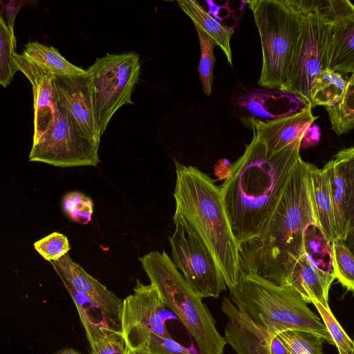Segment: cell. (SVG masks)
<instances>
[{"mask_svg": "<svg viewBox=\"0 0 354 354\" xmlns=\"http://www.w3.org/2000/svg\"><path fill=\"white\" fill-rule=\"evenodd\" d=\"M308 163L298 158L261 233L239 245L241 276L257 275L284 286L297 260L306 254L307 235L319 226Z\"/></svg>", "mask_w": 354, "mask_h": 354, "instance_id": "6da1fadb", "label": "cell"}, {"mask_svg": "<svg viewBox=\"0 0 354 354\" xmlns=\"http://www.w3.org/2000/svg\"><path fill=\"white\" fill-rule=\"evenodd\" d=\"M335 158L342 167L348 187V207L347 219L349 234L344 244L354 254V146L339 151L334 155Z\"/></svg>", "mask_w": 354, "mask_h": 354, "instance_id": "4316f807", "label": "cell"}, {"mask_svg": "<svg viewBox=\"0 0 354 354\" xmlns=\"http://www.w3.org/2000/svg\"><path fill=\"white\" fill-rule=\"evenodd\" d=\"M335 279L316 268L305 254L297 260L284 286L295 290L306 303L316 299L328 307V290Z\"/></svg>", "mask_w": 354, "mask_h": 354, "instance_id": "e0dca14e", "label": "cell"}, {"mask_svg": "<svg viewBox=\"0 0 354 354\" xmlns=\"http://www.w3.org/2000/svg\"><path fill=\"white\" fill-rule=\"evenodd\" d=\"M331 129L342 135L354 129V72L347 80L346 90L338 103L326 108Z\"/></svg>", "mask_w": 354, "mask_h": 354, "instance_id": "cb8c5ba5", "label": "cell"}, {"mask_svg": "<svg viewBox=\"0 0 354 354\" xmlns=\"http://www.w3.org/2000/svg\"><path fill=\"white\" fill-rule=\"evenodd\" d=\"M347 86L342 74L330 68L322 70L313 82L310 91V104L312 108L323 106L326 108L335 105L341 100Z\"/></svg>", "mask_w": 354, "mask_h": 354, "instance_id": "603a6c76", "label": "cell"}, {"mask_svg": "<svg viewBox=\"0 0 354 354\" xmlns=\"http://www.w3.org/2000/svg\"><path fill=\"white\" fill-rule=\"evenodd\" d=\"M335 278L348 290L354 292V254L342 241L332 242Z\"/></svg>", "mask_w": 354, "mask_h": 354, "instance_id": "83f0119b", "label": "cell"}, {"mask_svg": "<svg viewBox=\"0 0 354 354\" xmlns=\"http://www.w3.org/2000/svg\"><path fill=\"white\" fill-rule=\"evenodd\" d=\"M316 307L323 323L330 333L339 354H349L353 346V341L346 335L341 325L335 318L329 306L326 307L316 299L312 300Z\"/></svg>", "mask_w": 354, "mask_h": 354, "instance_id": "4dcf8cb0", "label": "cell"}, {"mask_svg": "<svg viewBox=\"0 0 354 354\" xmlns=\"http://www.w3.org/2000/svg\"><path fill=\"white\" fill-rule=\"evenodd\" d=\"M34 248L44 259L48 261L60 259L71 248L67 237L57 232L35 242Z\"/></svg>", "mask_w": 354, "mask_h": 354, "instance_id": "d6a6232c", "label": "cell"}, {"mask_svg": "<svg viewBox=\"0 0 354 354\" xmlns=\"http://www.w3.org/2000/svg\"><path fill=\"white\" fill-rule=\"evenodd\" d=\"M230 291L238 309L273 338L286 330H303L335 345L324 324L292 288L243 274Z\"/></svg>", "mask_w": 354, "mask_h": 354, "instance_id": "277c9868", "label": "cell"}, {"mask_svg": "<svg viewBox=\"0 0 354 354\" xmlns=\"http://www.w3.org/2000/svg\"><path fill=\"white\" fill-rule=\"evenodd\" d=\"M63 209L69 219L80 224H87L91 220L93 202L91 198L78 192H71L62 199Z\"/></svg>", "mask_w": 354, "mask_h": 354, "instance_id": "f546056e", "label": "cell"}, {"mask_svg": "<svg viewBox=\"0 0 354 354\" xmlns=\"http://www.w3.org/2000/svg\"><path fill=\"white\" fill-rule=\"evenodd\" d=\"M59 96L76 123L90 140L99 143V136L94 118L90 80L87 75H54Z\"/></svg>", "mask_w": 354, "mask_h": 354, "instance_id": "9a60e30c", "label": "cell"}, {"mask_svg": "<svg viewBox=\"0 0 354 354\" xmlns=\"http://www.w3.org/2000/svg\"><path fill=\"white\" fill-rule=\"evenodd\" d=\"M129 354H138V353H131L129 351Z\"/></svg>", "mask_w": 354, "mask_h": 354, "instance_id": "ab89813d", "label": "cell"}, {"mask_svg": "<svg viewBox=\"0 0 354 354\" xmlns=\"http://www.w3.org/2000/svg\"><path fill=\"white\" fill-rule=\"evenodd\" d=\"M88 342L91 354H129L121 332L102 329Z\"/></svg>", "mask_w": 354, "mask_h": 354, "instance_id": "1f68e13d", "label": "cell"}, {"mask_svg": "<svg viewBox=\"0 0 354 354\" xmlns=\"http://www.w3.org/2000/svg\"><path fill=\"white\" fill-rule=\"evenodd\" d=\"M50 263L67 290H72L88 296L121 326L122 301L113 292L88 274L68 253Z\"/></svg>", "mask_w": 354, "mask_h": 354, "instance_id": "4fadbf2b", "label": "cell"}, {"mask_svg": "<svg viewBox=\"0 0 354 354\" xmlns=\"http://www.w3.org/2000/svg\"><path fill=\"white\" fill-rule=\"evenodd\" d=\"M99 147L84 134L59 96L53 122L32 143L28 158L30 161L61 167L96 166L100 162Z\"/></svg>", "mask_w": 354, "mask_h": 354, "instance_id": "9c48e42d", "label": "cell"}, {"mask_svg": "<svg viewBox=\"0 0 354 354\" xmlns=\"http://www.w3.org/2000/svg\"><path fill=\"white\" fill-rule=\"evenodd\" d=\"M277 337L288 354H324V339L306 331L290 330L279 333Z\"/></svg>", "mask_w": 354, "mask_h": 354, "instance_id": "484cf974", "label": "cell"}, {"mask_svg": "<svg viewBox=\"0 0 354 354\" xmlns=\"http://www.w3.org/2000/svg\"><path fill=\"white\" fill-rule=\"evenodd\" d=\"M167 307L153 284L136 280L133 294L122 300L121 333L130 352H139L152 335L171 337L166 328Z\"/></svg>", "mask_w": 354, "mask_h": 354, "instance_id": "8fae6325", "label": "cell"}, {"mask_svg": "<svg viewBox=\"0 0 354 354\" xmlns=\"http://www.w3.org/2000/svg\"><path fill=\"white\" fill-rule=\"evenodd\" d=\"M327 65L341 74L354 72V20L342 26L335 25L327 53Z\"/></svg>", "mask_w": 354, "mask_h": 354, "instance_id": "44dd1931", "label": "cell"}, {"mask_svg": "<svg viewBox=\"0 0 354 354\" xmlns=\"http://www.w3.org/2000/svg\"><path fill=\"white\" fill-rule=\"evenodd\" d=\"M182 10L192 20L195 27H198L208 35L224 53L227 62L232 66V54L230 39L234 28L221 24L217 19L207 12L196 1L182 0L177 1Z\"/></svg>", "mask_w": 354, "mask_h": 354, "instance_id": "ffe728a7", "label": "cell"}, {"mask_svg": "<svg viewBox=\"0 0 354 354\" xmlns=\"http://www.w3.org/2000/svg\"><path fill=\"white\" fill-rule=\"evenodd\" d=\"M15 63L32 84L34 108V134L32 143L37 142L49 129L55 118L59 92L54 74L28 59L23 54L15 53Z\"/></svg>", "mask_w": 354, "mask_h": 354, "instance_id": "7c38bea8", "label": "cell"}, {"mask_svg": "<svg viewBox=\"0 0 354 354\" xmlns=\"http://www.w3.org/2000/svg\"><path fill=\"white\" fill-rule=\"evenodd\" d=\"M301 14L300 30L288 77L283 91L301 96L310 104V91L313 80L328 68L327 53L335 24L315 12L298 8Z\"/></svg>", "mask_w": 354, "mask_h": 354, "instance_id": "ba28073f", "label": "cell"}, {"mask_svg": "<svg viewBox=\"0 0 354 354\" xmlns=\"http://www.w3.org/2000/svg\"><path fill=\"white\" fill-rule=\"evenodd\" d=\"M23 55L30 61L54 75H86V71L67 61L53 46L37 41H30L24 46Z\"/></svg>", "mask_w": 354, "mask_h": 354, "instance_id": "7402d4cb", "label": "cell"}, {"mask_svg": "<svg viewBox=\"0 0 354 354\" xmlns=\"http://www.w3.org/2000/svg\"><path fill=\"white\" fill-rule=\"evenodd\" d=\"M322 170L327 177L333 203L336 240L345 242L349 234L347 219L349 194L346 178L342 167L333 158Z\"/></svg>", "mask_w": 354, "mask_h": 354, "instance_id": "ac0fdd59", "label": "cell"}, {"mask_svg": "<svg viewBox=\"0 0 354 354\" xmlns=\"http://www.w3.org/2000/svg\"><path fill=\"white\" fill-rule=\"evenodd\" d=\"M139 261L151 284L194 338L200 354H223L227 343L217 330L214 319L167 252L153 251Z\"/></svg>", "mask_w": 354, "mask_h": 354, "instance_id": "5b68a950", "label": "cell"}, {"mask_svg": "<svg viewBox=\"0 0 354 354\" xmlns=\"http://www.w3.org/2000/svg\"><path fill=\"white\" fill-rule=\"evenodd\" d=\"M310 185L318 225L330 241H336L333 203L327 177L322 169L308 163Z\"/></svg>", "mask_w": 354, "mask_h": 354, "instance_id": "d6986e66", "label": "cell"}, {"mask_svg": "<svg viewBox=\"0 0 354 354\" xmlns=\"http://www.w3.org/2000/svg\"><path fill=\"white\" fill-rule=\"evenodd\" d=\"M253 131L242 156L220 187L227 214L239 245L258 236L270 217L300 156L301 140L270 151Z\"/></svg>", "mask_w": 354, "mask_h": 354, "instance_id": "7a4b0ae2", "label": "cell"}, {"mask_svg": "<svg viewBox=\"0 0 354 354\" xmlns=\"http://www.w3.org/2000/svg\"><path fill=\"white\" fill-rule=\"evenodd\" d=\"M174 223L192 232L215 259L227 288L231 290L240 277L238 243L223 202L221 190L198 167L174 160Z\"/></svg>", "mask_w": 354, "mask_h": 354, "instance_id": "3957f363", "label": "cell"}, {"mask_svg": "<svg viewBox=\"0 0 354 354\" xmlns=\"http://www.w3.org/2000/svg\"><path fill=\"white\" fill-rule=\"evenodd\" d=\"M90 80L96 128L101 137L114 113L124 104H133L131 95L139 79V55L133 51L98 57L86 69Z\"/></svg>", "mask_w": 354, "mask_h": 354, "instance_id": "52a82bcc", "label": "cell"}, {"mask_svg": "<svg viewBox=\"0 0 354 354\" xmlns=\"http://www.w3.org/2000/svg\"><path fill=\"white\" fill-rule=\"evenodd\" d=\"M221 310L228 320L224 338L236 354H272L274 338L241 312L231 299L223 297Z\"/></svg>", "mask_w": 354, "mask_h": 354, "instance_id": "5bb4252c", "label": "cell"}, {"mask_svg": "<svg viewBox=\"0 0 354 354\" xmlns=\"http://www.w3.org/2000/svg\"><path fill=\"white\" fill-rule=\"evenodd\" d=\"M132 353V352H131ZM138 354H194L171 337L151 336Z\"/></svg>", "mask_w": 354, "mask_h": 354, "instance_id": "836d02e7", "label": "cell"}, {"mask_svg": "<svg viewBox=\"0 0 354 354\" xmlns=\"http://www.w3.org/2000/svg\"><path fill=\"white\" fill-rule=\"evenodd\" d=\"M27 3L26 1H1V3L2 7L6 10V14L7 17V24L8 26L9 29L13 31V26L15 17L19 10V9L23 6L24 3Z\"/></svg>", "mask_w": 354, "mask_h": 354, "instance_id": "d590c367", "label": "cell"}, {"mask_svg": "<svg viewBox=\"0 0 354 354\" xmlns=\"http://www.w3.org/2000/svg\"><path fill=\"white\" fill-rule=\"evenodd\" d=\"M196 29L201 48V59L198 68L200 80L204 93L209 95L212 93L213 68L216 61L214 55V48L216 44L203 30L198 27H196Z\"/></svg>", "mask_w": 354, "mask_h": 354, "instance_id": "f1b7e54d", "label": "cell"}, {"mask_svg": "<svg viewBox=\"0 0 354 354\" xmlns=\"http://www.w3.org/2000/svg\"><path fill=\"white\" fill-rule=\"evenodd\" d=\"M271 351L272 354H288L286 348L277 337L272 342Z\"/></svg>", "mask_w": 354, "mask_h": 354, "instance_id": "8d00e7d4", "label": "cell"}, {"mask_svg": "<svg viewBox=\"0 0 354 354\" xmlns=\"http://www.w3.org/2000/svg\"><path fill=\"white\" fill-rule=\"evenodd\" d=\"M353 349H352L351 352L349 354H354V340H353Z\"/></svg>", "mask_w": 354, "mask_h": 354, "instance_id": "f35d334b", "label": "cell"}, {"mask_svg": "<svg viewBox=\"0 0 354 354\" xmlns=\"http://www.w3.org/2000/svg\"><path fill=\"white\" fill-rule=\"evenodd\" d=\"M258 28L262 68L258 84L283 91L299 33L301 14L293 0L247 1Z\"/></svg>", "mask_w": 354, "mask_h": 354, "instance_id": "8992f818", "label": "cell"}, {"mask_svg": "<svg viewBox=\"0 0 354 354\" xmlns=\"http://www.w3.org/2000/svg\"><path fill=\"white\" fill-rule=\"evenodd\" d=\"M0 84L6 87L19 69L14 59L16 37L2 15L0 19Z\"/></svg>", "mask_w": 354, "mask_h": 354, "instance_id": "d4e9b609", "label": "cell"}, {"mask_svg": "<svg viewBox=\"0 0 354 354\" xmlns=\"http://www.w3.org/2000/svg\"><path fill=\"white\" fill-rule=\"evenodd\" d=\"M171 260L201 298L219 297L227 288L213 256L199 239L180 223L169 237Z\"/></svg>", "mask_w": 354, "mask_h": 354, "instance_id": "30bf717a", "label": "cell"}, {"mask_svg": "<svg viewBox=\"0 0 354 354\" xmlns=\"http://www.w3.org/2000/svg\"><path fill=\"white\" fill-rule=\"evenodd\" d=\"M321 135L320 127L314 122L304 133L301 140V148H307L317 145L319 142Z\"/></svg>", "mask_w": 354, "mask_h": 354, "instance_id": "e575fe53", "label": "cell"}, {"mask_svg": "<svg viewBox=\"0 0 354 354\" xmlns=\"http://www.w3.org/2000/svg\"><path fill=\"white\" fill-rule=\"evenodd\" d=\"M311 109L308 105L299 113L268 121L252 118V128L270 151H277L301 140L306 129L317 118Z\"/></svg>", "mask_w": 354, "mask_h": 354, "instance_id": "2e32d148", "label": "cell"}, {"mask_svg": "<svg viewBox=\"0 0 354 354\" xmlns=\"http://www.w3.org/2000/svg\"><path fill=\"white\" fill-rule=\"evenodd\" d=\"M55 354H80V353L73 348H66V349L60 351Z\"/></svg>", "mask_w": 354, "mask_h": 354, "instance_id": "74e56055", "label": "cell"}]
</instances>
